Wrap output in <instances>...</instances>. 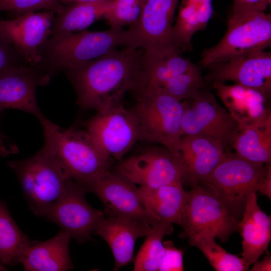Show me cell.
I'll return each instance as SVG.
<instances>
[{"mask_svg":"<svg viewBox=\"0 0 271 271\" xmlns=\"http://www.w3.org/2000/svg\"><path fill=\"white\" fill-rule=\"evenodd\" d=\"M116 49L86 63L63 71L77 93V104L97 111L121 103L129 90H139L145 80L143 50Z\"/></svg>","mask_w":271,"mask_h":271,"instance_id":"obj_1","label":"cell"},{"mask_svg":"<svg viewBox=\"0 0 271 271\" xmlns=\"http://www.w3.org/2000/svg\"><path fill=\"white\" fill-rule=\"evenodd\" d=\"M38 119L43 128L44 145L66 175L89 192L92 185L109 171L110 158L99 150L85 129H64L44 115Z\"/></svg>","mask_w":271,"mask_h":271,"instance_id":"obj_2","label":"cell"},{"mask_svg":"<svg viewBox=\"0 0 271 271\" xmlns=\"http://www.w3.org/2000/svg\"><path fill=\"white\" fill-rule=\"evenodd\" d=\"M121 46H129L127 30L122 28L51 36L39 49L41 62L38 66L52 76L95 60Z\"/></svg>","mask_w":271,"mask_h":271,"instance_id":"obj_3","label":"cell"},{"mask_svg":"<svg viewBox=\"0 0 271 271\" xmlns=\"http://www.w3.org/2000/svg\"><path fill=\"white\" fill-rule=\"evenodd\" d=\"M270 45V14L232 6L225 35L216 45L203 50L200 63L208 68L215 64L264 51Z\"/></svg>","mask_w":271,"mask_h":271,"instance_id":"obj_4","label":"cell"},{"mask_svg":"<svg viewBox=\"0 0 271 271\" xmlns=\"http://www.w3.org/2000/svg\"><path fill=\"white\" fill-rule=\"evenodd\" d=\"M7 165L16 173L35 215L44 217L63 196L70 178L45 145L34 156L8 161Z\"/></svg>","mask_w":271,"mask_h":271,"instance_id":"obj_5","label":"cell"},{"mask_svg":"<svg viewBox=\"0 0 271 271\" xmlns=\"http://www.w3.org/2000/svg\"><path fill=\"white\" fill-rule=\"evenodd\" d=\"M138 91V101L131 110L139 121L143 140L162 145L178 161L183 102L160 87H145Z\"/></svg>","mask_w":271,"mask_h":271,"instance_id":"obj_6","label":"cell"},{"mask_svg":"<svg viewBox=\"0 0 271 271\" xmlns=\"http://www.w3.org/2000/svg\"><path fill=\"white\" fill-rule=\"evenodd\" d=\"M268 164L250 162L228 151L201 184L213 192L239 221L248 197L257 192L265 177Z\"/></svg>","mask_w":271,"mask_h":271,"instance_id":"obj_7","label":"cell"},{"mask_svg":"<svg viewBox=\"0 0 271 271\" xmlns=\"http://www.w3.org/2000/svg\"><path fill=\"white\" fill-rule=\"evenodd\" d=\"M186 100L183 102L182 136L208 137L219 142L229 151L240 128L237 121L204 88L194 97Z\"/></svg>","mask_w":271,"mask_h":271,"instance_id":"obj_8","label":"cell"},{"mask_svg":"<svg viewBox=\"0 0 271 271\" xmlns=\"http://www.w3.org/2000/svg\"><path fill=\"white\" fill-rule=\"evenodd\" d=\"M239 221L206 186H192L187 192L181 236L188 238L201 232L213 234L222 242L238 230Z\"/></svg>","mask_w":271,"mask_h":271,"instance_id":"obj_9","label":"cell"},{"mask_svg":"<svg viewBox=\"0 0 271 271\" xmlns=\"http://www.w3.org/2000/svg\"><path fill=\"white\" fill-rule=\"evenodd\" d=\"M85 130L99 150L108 158L120 160L143 140L141 127L132 110L120 103L97 111Z\"/></svg>","mask_w":271,"mask_h":271,"instance_id":"obj_10","label":"cell"},{"mask_svg":"<svg viewBox=\"0 0 271 271\" xmlns=\"http://www.w3.org/2000/svg\"><path fill=\"white\" fill-rule=\"evenodd\" d=\"M179 1L144 0L139 18L127 30L129 46L155 57L179 51L171 41L172 23Z\"/></svg>","mask_w":271,"mask_h":271,"instance_id":"obj_11","label":"cell"},{"mask_svg":"<svg viewBox=\"0 0 271 271\" xmlns=\"http://www.w3.org/2000/svg\"><path fill=\"white\" fill-rule=\"evenodd\" d=\"M87 192L85 188L69 178L63 196L44 216L78 243L90 240L91 234L105 218L104 211L93 208L87 202Z\"/></svg>","mask_w":271,"mask_h":271,"instance_id":"obj_12","label":"cell"},{"mask_svg":"<svg viewBox=\"0 0 271 271\" xmlns=\"http://www.w3.org/2000/svg\"><path fill=\"white\" fill-rule=\"evenodd\" d=\"M115 173L134 185L156 189L182 182L178 161L166 149L153 147L121 161Z\"/></svg>","mask_w":271,"mask_h":271,"instance_id":"obj_13","label":"cell"},{"mask_svg":"<svg viewBox=\"0 0 271 271\" xmlns=\"http://www.w3.org/2000/svg\"><path fill=\"white\" fill-rule=\"evenodd\" d=\"M51 76L39 66H12L0 72V112L7 109L27 112L38 119L43 115L36 99V88L46 85Z\"/></svg>","mask_w":271,"mask_h":271,"instance_id":"obj_14","label":"cell"},{"mask_svg":"<svg viewBox=\"0 0 271 271\" xmlns=\"http://www.w3.org/2000/svg\"><path fill=\"white\" fill-rule=\"evenodd\" d=\"M101 201L108 217L127 218L153 226L159 223L148 212L138 188L115 172L107 171L90 187Z\"/></svg>","mask_w":271,"mask_h":271,"instance_id":"obj_15","label":"cell"},{"mask_svg":"<svg viewBox=\"0 0 271 271\" xmlns=\"http://www.w3.org/2000/svg\"><path fill=\"white\" fill-rule=\"evenodd\" d=\"M49 11L25 14L10 20L0 19V29L30 65L41 62L39 49L51 36L55 16Z\"/></svg>","mask_w":271,"mask_h":271,"instance_id":"obj_16","label":"cell"},{"mask_svg":"<svg viewBox=\"0 0 271 271\" xmlns=\"http://www.w3.org/2000/svg\"><path fill=\"white\" fill-rule=\"evenodd\" d=\"M206 82L233 81L270 97L271 53L265 51L209 66Z\"/></svg>","mask_w":271,"mask_h":271,"instance_id":"obj_17","label":"cell"},{"mask_svg":"<svg viewBox=\"0 0 271 271\" xmlns=\"http://www.w3.org/2000/svg\"><path fill=\"white\" fill-rule=\"evenodd\" d=\"M227 151L219 142L201 136H182L178 161L182 181L192 186L201 184L225 156Z\"/></svg>","mask_w":271,"mask_h":271,"instance_id":"obj_18","label":"cell"},{"mask_svg":"<svg viewBox=\"0 0 271 271\" xmlns=\"http://www.w3.org/2000/svg\"><path fill=\"white\" fill-rule=\"evenodd\" d=\"M152 226L127 218L107 217L99 223L93 234L100 236L109 245L114 258L113 269L117 270L132 260L137 240L145 237Z\"/></svg>","mask_w":271,"mask_h":271,"instance_id":"obj_19","label":"cell"},{"mask_svg":"<svg viewBox=\"0 0 271 271\" xmlns=\"http://www.w3.org/2000/svg\"><path fill=\"white\" fill-rule=\"evenodd\" d=\"M238 230L242 238L241 258L248 269L267 250L271 238V217L258 206L256 192L246 201Z\"/></svg>","mask_w":271,"mask_h":271,"instance_id":"obj_20","label":"cell"},{"mask_svg":"<svg viewBox=\"0 0 271 271\" xmlns=\"http://www.w3.org/2000/svg\"><path fill=\"white\" fill-rule=\"evenodd\" d=\"M212 83L227 111L239 123L240 128L271 116L270 109L267 105L269 98L260 92L237 84Z\"/></svg>","mask_w":271,"mask_h":271,"instance_id":"obj_21","label":"cell"},{"mask_svg":"<svg viewBox=\"0 0 271 271\" xmlns=\"http://www.w3.org/2000/svg\"><path fill=\"white\" fill-rule=\"evenodd\" d=\"M71 237L61 230L51 239L33 242L19 256L17 263L26 271H65L73 268L69 249Z\"/></svg>","mask_w":271,"mask_h":271,"instance_id":"obj_22","label":"cell"},{"mask_svg":"<svg viewBox=\"0 0 271 271\" xmlns=\"http://www.w3.org/2000/svg\"><path fill=\"white\" fill-rule=\"evenodd\" d=\"M138 191L148 212L155 220L182 227L187 195L182 182L156 189L140 187Z\"/></svg>","mask_w":271,"mask_h":271,"instance_id":"obj_23","label":"cell"},{"mask_svg":"<svg viewBox=\"0 0 271 271\" xmlns=\"http://www.w3.org/2000/svg\"><path fill=\"white\" fill-rule=\"evenodd\" d=\"M232 148L236 155L246 160L257 163H270L271 116L241 127Z\"/></svg>","mask_w":271,"mask_h":271,"instance_id":"obj_24","label":"cell"},{"mask_svg":"<svg viewBox=\"0 0 271 271\" xmlns=\"http://www.w3.org/2000/svg\"><path fill=\"white\" fill-rule=\"evenodd\" d=\"M110 2L109 0L64 6L53 19L51 36H64L84 30L96 20L104 18Z\"/></svg>","mask_w":271,"mask_h":271,"instance_id":"obj_25","label":"cell"},{"mask_svg":"<svg viewBox=\"0 0 271 271\" xmlns=\"http://www.w3.org/2000/svg\"><path fill=\"white\" fill-rule=\"evenodd\" d=\"M32 242L17 225L5 202L0 200V261L5 265L17 264L20 255Z\"/></svg>","mask_w":271,"mask_h":271,"instance_id":"obj_26","label":"cell"},{"mask_svg":"<svg viewBox=\"0 0 271 271\" xmlns=\"http://www.w3.org/2000/svg\"><path fill=\"white\" fill-rule=\"evenodd\" d=\"M173 231L172 224L159 222L152 226L134 260V271H157L164 253L163 239Z\"/></svg>","mask_w":271,"mask_h":271,"instance_id":"obj_27","label":"cell"},{"mask_svg":"<svg viewBox=\"0 0 271 271\" xmlns=\"http://www.w3.org/2000/svg\"><path fill=\"white\" fill-rule=\"evenodd\" d=\"M215 238L214 235L206 232L194 234L188 237L189 243L202 251L216 270H247L241 257L227 252L215 242Z\"/></svg>","mask_w":271,"mask_h":271,"instance_id":"obj_28","label":"cell"},{"mask_svg":"<svg viewBox=\"0 0 271 271\" xmlns=\"http://www.w3.org/2000/svg\"><path fill=\"white\" fill-rule=\"evenodd\" d=\"M197 6L182 1L175 24L172 26L171 41L179 51L191 50V40L199 30Z\"/></svg>","mask_w":271,"mask_h":271,"instance_id":"obj_29","label":"cell"},{"mask_svg":"<svg viewBox=\"0 0 271 271\" xmlns=\"http://www.w3.org/2000/svg\"><path fill=\"white\" fill-rule=\"evenodd\" d=\"M206 86V81L197 69L171 78L162 87L166 92L179 101L194 97Z\"/></svg>","mask_w":271,"mask_h":271,"instance_id":"obj_30","label":"cell"},{"mask_svg":"<svg viewBox=\"0 0 271 271\" xmlns=\"http://www.w3.org/2000/svg\"><path fill=\"white\" fill-rule=\"evenodd\" d=\"M144 0H111L105 18L111 28L131 25L139 18Z\"/></svg>","mask_w":271,"mask_h":271,"instance_id":"obj_31","label":"cell"},{"mask_svg":"<svg viewBox=\"0 0 271 271\" xmlns=\"http://www.w3.org/2000/svg\"><path fill=\"white\" fill-rule=\"evenodd\" d=\"M59 0H0V12H7L15 17L38 11L58 14L63 8Z\"/></svg>","mask_w":271,"mask_h":271,"instance_id":"obj_32","label":"cell"},{"mask_svg":"<svg viewBox=\"0 0 271 271\" xmlns=\"http://www.w3.org/2000/svg\"><path fill=\"white\" fill-rule=\"evenodd\" d=\"M27 64L0 29V72L12 66Z\"/></svg>","mask_w":271,"mask_h":271,"instance_id":"obj_33","label":"cell"},{"mask_svg":"<svg viewBox=\"0 0 271 271\" xmlns=\"http://www.w3.org/2000/svg\"><path fill=\"white\" fill-rule=\"evenodd\" d=\"M164 253L159 271L184 270L183 251L177 248L171 240L163 242Z\"/></svg>","mask_w":271,"mask_h":271,"instance_id":"obj_34","label":"cell"},{"mask_svg":"<svg viewBox=\"0 0 271 271\" xmlns=\"http://www.w3.org/2000/svg\"><path fill=\"white\" fill-rule=\"evenodd\" d=\"M212 0H200L197 5V12L199 22V30H203L206 27L213 14Z\"/></svg>","mask_w":271,"mask_h":271,"instance_id":"obj_35","label":"cell"},{"mask_svg":"<svg viewBox=\"0 0 271 271\" xmlns=\"http://www.w3.org/2000/svg\"><path fill=\"white\" fill-rule=\"evenodd\" d=\"M271 0H233V6L265 11Z\"/></svg>","mask_w":271,"mask_h":271,"instance_id":"obj_36","label":"cell"},{"mask_svg":"<svg viewBox=\"0 0 271 271\" xmlns=\"http://www.w3.org/2000/svg\"><path fill=\"white\" fill-rule=\"evenodd\" d=\"M257 191L267 197L269 200L271 198V166L268 165V169L265 177L258 185Z\"/></svg>","mask_w":271,"mask_h":271,"instance_id":"obj_37","label":"cell"},{"mask_svg":"<svg viewBox=\"0 0 271 271\" xmlns=\"http://www.w3.org/2000/svg\"><path fill=\"white\" fill-rule=\"evenodd\" d=\"M250 270L251 271H270L271 270V256L267 254L263 259L260 261H256Z\"/></svg>","mask_w":271,"mask_h":271,"instance_id":"obj_38","label":"cell"},{"mask_svg":"<svg viewBox=\"0 0 271 271\" xmlns=\"http://www.w3.org/2000/svg\"><path fill=\"white\" fill-rule=\"evenodd\" d=\"M61 3L66 6L75 3H96L103 2L109 0H59Z\"/></svg>","mask_w":271,"mask_h":271,"instance_id":"obj_39","label":"cell"},{"mask_svg":"<svg viewBox=\"0 0 271 271\" xmlns=\"http://www.w3.org/2000/svg\"><path fill=\"white\" fill-rule=\"evenodd\" d=\"M199 1L200 0H182V2L189 3L191 4L196 5V6L198 4Z\"/></svg>","mask_w":271,"mask_h":271,"instance_id":"obj_40","label":"cell"},{"mask_svg":"<svg viewBox=\"0 0 271 271\" xmlns=\"http://www.w3.org/2000/svg\"><path fill=\"white\" fill-rule=\"evenodd\" d=\"M2 112H0V141H2L3 138H5L4 134L3 133V131L1 129V117Z\"/></svg>","mask_w":271,"mask_h":271,"instance_id":"obj_41","label":"cell"},{"mask_svg":"<svg viewBox=\"0 0 271 271\" xmlns=\"http://www.w3.org/2000/svg\"><path fill=\"white\" fill-rule=\"evenodd\" d=\"M7 268L6 267L5 265L2 263L0 261V271L7 270Z\"/></svg>","mask_w":271,"mask_h":271,"instance_id":"obj_42","label":"cell"}]
</instances>
